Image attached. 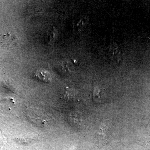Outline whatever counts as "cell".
Masks as SVG:
<instances>
[{"label":"cell","instance_id":"277c9868","mask_svg":"<svg viewBox=\"0 0 150 150\" xmlns=\"http://www.w3.org/2000/svg\"><path fill=\"white\" fill-rule=\"evenodd\" d=\"M143 143L148 149L150 150V140H145L143 141Z\"/></svg>","mask_w":150,"mask_h":150},{"label":"cell","instance_id":"3957f363","mask_svg":"<svg viewBox=\"0 0 150 150\" xmlns=\"http://www.w3.org/2000/svg\"><path fill=\"white\" fill-rule=\"evenodd\" d=\"M35 76L39 80L46 83L50 82L52 79L50 73L44 69L37 70L35 73Z\"/></svg>","mask_w":150,"mask_h":150},{"label":"cell","instance_id":"6da1fadb","mask_svg":"<svg viewBox=\"0 0 150 150\" xmlns=\"http://www.w3.org/2000/svg\"><path fill=\"white\" fill-rule=\"evenodd\" d=\"M110 128L106 122H102L96 134L100 146L106 145L110 137Z\"/></svg>","mask_w":150,"mask_h":150},{"label":"cell","instance_id":"7a4b0ae2","mask_svg":"<svg viewBox=\"0 0 150 150\" xmlns=\"http://www.w3.org/2000/svg\"><path fill=\"white\" fill-rule=\"evenodd\" d=\"M1 43L5 47L13 48L16 46L17 44V40L14 35L7 33L2 36Z\"/></svg>","mask_w":150,"mask_h":150}]
</instances>
